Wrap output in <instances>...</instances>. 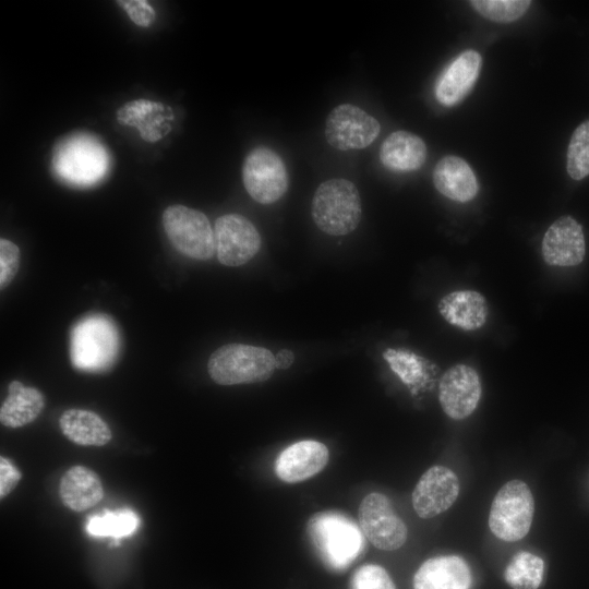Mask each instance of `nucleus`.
<instances>
[{
  "label": "nucleus",
  "mask_w": 589,
  "mask_h": 589,
  "mask_svg": "<svg viewBox=\"0 0 589 589\" xmlns=\"http://www.w3.org/2000/svg\"><path fill=\"white\" fill-rule=\"evenodd\" d=\"M328 459L329 453L323 443L313 440L300 441L278 455L275 473L284 482L298 483L322 471Z\"/></svg>",
  "instance_id": "2eb2a0df"
},
{
  "label": "nucleus",
  "mask_w": 589,
  "mask_h": 589,
  "mask_svg": "<svg viewBox=\"0 0 589 589\" xmlns=\"http://www.w3.org/2000/svg\"><path fill=\"white\" fill-rule=\"evenodd\" d=\"M529 0H472L470 5L483 17L500 23L520 19L529 9Z\"/></svg>",
  "instance_id": "c85d7f7f"
},
{
  "label": "nucleus",
  "mask_w": 589,
  "mask_h": 589,
  "mask_svg": "<svg viewBox=\"0 0 589 589\" xmlns=\"http://www.w3.org/2000/svg\"><path fill=\"white\" fill-rule=\"evenodd\" d=\"M351 589H395V585L380 565L365 564L357 568L351 577Z\"/></svg>",
  "instance_id": "c756f323"
},
{
  "label": "nucleus",
  "mask_w": 589,
  "mask_h": 589,
  "mask_svg": "<svg viewBox=\"0 0 589 589\" xmlns=\"http://www.w3.org/2000/svg\"><path fill=\"white\" fill-rule=\"evenodd\" d=\"M59 495L68 508L84 512L100 502L104 489L95 471L84 466H74L61 477Z\"/></svg>",
  "instance_id": "412c9836"
},
{
  "label": "nucleus",
  "mask_w": 589,
  "mask_h": 589,
  "mask_svg": "<svg viewBox=\"0 0 589 589\" xmlns=\"http://www.w3.org/2000/svg\"><path fill=\"white\" fill-rule=\"evenodd\" d=\"M482 59L478 51L468 49L445 69L435 86V97L444 106L461 101L479 77Z\"/></svg>",
  "instance_id": "f3484780"
},
{
  "label": "nucleus",
  "mask_w": 589,
  "mask_h": 589,
  "mask_svg": "<svg viewBox=\"0 0 589 589\" xmlns=\"http://www.w3.org/2000/svg\"><path fill=\"white\" fill-rule=\"evenodd\" d=\"M435 189L456 202H469L478 194L479 184L468 163L453 155L441 158L433 170Z\"/></svg>",
  "instance_id": "6ab92c4d"
},
{
  "label": "nucleus",
  "mask_w": 589,
  "mask_h": 589,
  "mask_svg": "<svg viewBox=\"0 0 589 589\" xmlns=\"http://www.w3.org/2000/svg\"><path fill=\"white\" fill-rule=\"evenodd\" d=\"M541 250L545 263L551 266L580 264L586 254L582 227L570 216L560 217L545 231Z\"/></svg>",
  "instance_id": "4468645a"
},
{
  "label": "nucleus",
  "mask_w": 589,
  "mask_h": 589,
  "mask_svg": "<svg viewBox=\"0 0 589 589\" xmlns=\"http://www.w3.org/2000/svg\"><path fill=\"white\" fill-rule=\"evenodd\" d=\"M163 226L171 244L183 255L200 261L214 256V230L204 213L184 205H172L163 214Z\"/></svg>",
  "instance_id": "0eeeda50"
},
{
  "label": "nucleus",
  "mask_w": 589,
  "mask_h": 589,
  "mask_svg": "<svg viewBox=\"0 0 589 589\" xmlns=\"http://www.w3.org/2000/svg\"><path fill=\"white\" fill-rule=\"evenodd\" d=\"M426 155L424 141L402 130L390 133L380 148L382 165L395 172L418 170L425 163Z\"/></svg>",
  "instance_id": "aec40b11"
},
{
  "label": "nucleus",
  "mask_w": 589,
  "mask_h": 589,
  "mask_svg": "<svg viewBox=\"0 0 589 589\" xmlns=\"http://www.w3.org/2000/svg\"><path fill=\"white\" fill-rule=\"evenodd\" d=\"M459 494L456 473L444 466L429 468L419 479L412 492V506L423 519L433 518L447 510Z\"/></svg>",
  "instance_id": "f8f14e48"
},
{
  "label": "nucleus",
  "mask_w": 589,
  "mask_h": 589,
  "mask_svg": "<svg viewBox=\"0 0 589 589\" xmlns=\"http://www.w3.org/2000/svg\"><path fill=\"white\" fill-rule=\"evenodd\" d=\"M438 311L449 324L465 330H474L485 323L488 304L480 292L458 290L441 299Z\"/></svg>",
  "instance_id": "4be33fe9"
},
{
  "label": "nucleus",
  "mask_w": 589,
  "mask_h": 589,
  "mask_svg": "<svg viewBox=\"0 0 589 589\" xmlns=\"http://www.w3.org/2000/svg\"><path fill=\"white\" fill-rule=\"evenodd\" d=\"M481 397V382L474 369L466 364L449 368L441 377L438 399L443 411L454 420L469 417Z\"/></svg>",
  "instance_id": "ddd939ff"
},
{
  "label": "nucleus",
  "mask_w": 589,
  "mask_h": 589,
  "mask_svg": "<svg viewBox=\"0 0 589 589\" xmlns=\"http://www.w3.org/2000/svg\"><path fill=\"white\" fill-rule=\"evenodd\" d=\"M139 525L140 517L130 508L105 509L87 518L85 530L93 537L119 539L132 534Z\"/></svg>",
  "instance_id": "393cba45"
},
{
  "label": "nucleus",
  "mask_w": 589,
  "mask_h": 589,
  "mask_svg": "<svg viewBox=\"0 0 589 589\" xmlns=\"http://www.w3.org/2000/svg\"><path fill=\"white\" fill-rule=\"evenodd\" d=\"M242 181L248 194L260 204H272L287 192L289 180L280 156L266 146L253 148L242 166Z\"/></svg>",
  "instance_id": "6e6552de"
},
{
  "label": "nucleus",
  "mask_w": 589,
  "mask_h": 589,
  "mask_svg": "<svg viewBox=\"0 0 589 589\" xmlns=\"http://www.w3.org/2000/svg\"><path fill=\"white\" fill-rule=\"evenodd\" d=\"M293 353L287 349L280 350L276 356V369H287L293 362Z\"/></svg>",
  "instance_id": "72a5a7b5"
},
{
  "label": "nucleus",
  "mask_w": 589,
  "mask_h": 589,
  "mask_svg": "<svg viewBox=\"0 0 589 589\" xmlns=\"http://www.w3.org/2000/svg\"><path fill=\"white\" fill-rule=\"evenodd\" d=\"M52 169L64 182L89 187L109 171L110 157L103 143L93 134L77 132L62 139L55 147Z\"/></svg>",
  "instance_id": "f257e3e1"
},
{
  "label": "nucleus",
  "mask_w": 589,
  "mask_h": 589,
  "mask_svg": "<svg viewBox=\"0 0 589 589\" xmlns=\"http://www.w3.org/2000/svg\"><path fill=\"white\" fill-rule=\"evenodd\" d=\"M118 4L124 9L133 23L147 27L155 19V11L145 0H120Z\"/></svg>",
  "instance_id": "2f4dec72"
},
{
  "label": "nucleus",
  "mask_w": 589,
  "mask_h": 589,
  "mask_svg": "<svg viewBox=\"0 0 589 589\" xmlns=\"http://www.w3.org/2000/svg\"><path fill=\"white\" fill-rule=\"evenodd\" d=\"M119 334L113 321L105 314L89 315L75 324L71 333V360L74 368L99 372L117 358Z\"/></svg>",
  "instance_id": "39448f33"
},
{
  "label": "nucleus",
  "mask_w": 589,
  "mask_h": 589,
  "mask_svg": "<svg viewBox=\"0 0 589 589\" xmlns=\"http://www.w3.org/2000/svg\"><path fill=\"white\" fill-rule=\"evenodd\" d=\"M308 532L322 560L332 568L351 564L363 548L362 531L346 514L325 510L313 515Z\"/></svg>",
  "instance_id": "f03ea898"
},
{
  "label": "nucleus",
  "mask_w": 589,
  "mask_h": 589,
  "mask_svg": "<svg viewBox=\"0 0 589 589\" xmlns=\"http://www.w3.org/2000/svg\"><path fill=\"white\" fill-rule=\"evenodd\" d=\"M117 120L121 124L135 128L144 141L154 143L170 132L173 113L171 108L161 103L135 99L118 109Z\"/></svg>",
  "instance_id": "dca6fc26"
},
{
  "label": "nucleus",
  "mask_w": 589,
  "mask_h": 589,
  "mask_svg": "<svg viewBox=\"0 0 589 589\" xmlns=\"http://www.w3.org/2000/svg\"><path fill=\"white\" fill-rule=\"evenodd\" d=\"M358 518L362 533L375 548L393 551L405 544L407 527L384 494L365 495L359 505Z\"/></svg>",
  "instance_id": "1a4fd4ad"
},
{
  "label": "nucleus",
  "mask_w": 589,
  "mask_h": 589,
  "mask_svg": "<svg viewBox=\"0 0 589 589\" xmlns=\"http://www.w3.org/2000/svg\"><path fill=\"white\" fill-rule=\"evenodd\" d=\"M566 170L574 180L589 176V120L573 132L567 147Z\"/></svg>",
  "instance_id": "cd10ccee"
},
{
  "label": "nucleus",
  "mask_w": 589,
  "mask_h": 589,
  "mask_svg": "<svg viewBox=\"0 0 589 589\" xmlns=\"http://www.w3.org/2000/svg\"><path fill=\"white\" fill-rule=\"evenodd\" d=\"M22 473L5 457H0V497L3 498L10 494L20 482Z\"/></svg>",
  "instance_id": "473e14b6"
},
{
  "label": "nucleus",
  "mask_w": 589,
  "mask_h": 589,
  "mask_svg": "<svg viewBox=\"0 0 589 589\" xmlns=\"http://www.w3.org/2000/svg\"><path fill=\"white\" fill-rule=\"evenodd\" d=\"M276 369L275 356L263 347L228 344L215 350L207 371L219 385L251 384L268 380Z\"/></svg>",
  "instance_id": "20e7f679"
},
{
  "label": "nucleus",
  "mask_w": 589,
  "mask_h": 589,
  "mask_svg": "<svg viewBox=\"0 0 589 589\" xmlns=\"http://www.w3.org/2000/svg\"><path fill=\"white\" fill-rule=\"evenodd\" d=\"M20 266V249L8 239L0 240V287L5 288L14 278Z\"/></svg>",
  "instance_id": "7c9ffc66"
},
{
  "label": "nucleus",
  "mask_w": 589,
  "mask_h": 589,
  "mask_svg": "<svg viewBox=\"0 0 589 589\" xmlns=\"http://www.w3.org/2000/svg\"><path fill=\"white\" fill-rule=\"evenodd\" d=\"M378 121L363 109L342 104L335 107L325 122L327 143L339 151L362 149L378 136Z\"/></svg>",
  "instance_id": "9d476101"
},
{
  "label": "nucleus",
  "mask_w": 589,
  "mask_h": 589,
  "mask_svg": "<svg viewBox=\"0 0 589 589\" xmlns=\"http://www.w3.org/2000/svg\"><path fill=\"white\" fill-rule=\"evenodd\" d=\"M383 358L406 385L416 386L426 378V360L409 350L388 348Z\"/></svg>",
  "instance_id": "bb28decb"
},
{
  "label": "nucleus",
  "mask_w": 589,
  "mask_h": 589,
  "mask_svg": "<svg viewBox=\"0 0 589 589\" xmlns=\"http://www.w3.org/2000/svg\"><path fill=\"white\" fill-rule=\"evenodd\" d=\"M544 562L530 552L515 554L504 572L505 581L513 589H538L542 582Z\"/></svg>",
  "instance_id": "a878e982"
},
{
  "label": "nucleus",
  "mask_w": 589,
  "mask_h": 589,
  "mask_svg": "<svg viewBox=\"0 0 589 589\" xmlns=\"http://www.w3.org/2000/svg\"><path fill=\"white\" fill-rule=\"evenodd\" d=\"M45 406L43 394L34 388L12 381L8 396L0 408V421L9 428H20L33 422Z\"/></svg>",
  "instance_id": "5701e85b"
},
{
  "label": "nucleus",
  "mask_w": 589,
  "mask_h": 589,
  "mask_svg": "<svg viewBox=\"0 0 589 589\" xmlns=\"http://www.w3.org/2000/svg\"><path fill=\"white\" fill-rule=\"evenodd\" d=\"M218 261L230 267L248 263L261 248V236L255 226L240 214L218 217L214 226Z\"/></svg>",
  "instance_id": "9b49d317"
},
{
  "label": "nucleus",
  "mask_w": 589,
  "mask_h": 589,
  "mask_svg": "<svg viewBox=\"0 0 589 589\" xmlns=\"http://www.w3.org/2000/svg\"><path fill=\"white\" fill-rule=\"evenodd\" d=\"M471 572L464 558L441 555L426 560L413 576V589H470Z\"/></svg>",
  "instance_id": "a211bd4d"
},
{
  "label": "nucleus",
  "mask_w": 589,
  "mask_h": 589,
  "mask_svg": "<svg viewBox=\"0 0 589 589\" xmlns=\"http://www.w3.org/2000/svg\"><path fill=\"white\" fill-rule=\"evenodd\" d=\"M533 513L534 500L529 486L514 479L495 494L490 508L489 527L503 541H518L529 532Z\"/></svg>",
  "instance_id": "423d86ee"
},
{
  "label": "nucleus",
  "mask_w": 589,
  "mask_h": 589,
  "mask_svg": "<svg viewBox=\"0 0 589 589\" xmlns=\"http://www.w3.org/2000/svg\"><path fill=\"white\" fill-rule=\"evenodd\" d=\"M362 215L357 187L344 178L322 182L312 199V218L329 236H345L359 225Z\"/></svg>",
  "instance_id": "7ed1b4c3"
},
{
  "label": "nucleus",
  "mask_w": 589,
  "mask_h": 589,
  "mask_svg": "<svg viewBox=\"0 0 589 589\" xmlns=\"http://www.w3.org/2000/svg\"><path fill=\"white\" fill-rule=\"evenodd\" d=\"M59 425L65 437L79 445L103 446L111 440L107 423L89 410L68 409L61 414Z\"/></svg>",
  "instance_id": "b1692460"
}]
</instances>
